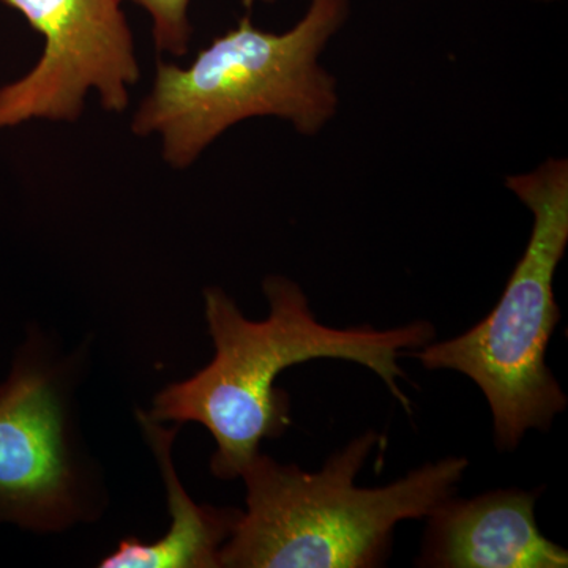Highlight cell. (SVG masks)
I'll use <instances>...</instances> for the list:
<instances>
[{
  "label": "cell",
  "instance_id": "cell-2",
  "mask_svg": "<svg viewBox=\"0 0 568 568\" xmlns=\"http://www.w3.org/2000/svg\"><path fill=\"white\" fill-rule=\"evenodd\" d=\"M379 439L355 437L317 473L257 454L245 467L246 511L220 549V567L372 568L390 555L395 526L428 518L454 497L466 458L426 463L381 488L355 477Z\"/></svg>",
  "mask_w": 568,
  "mask_h": 568
},
{
  "label": "cell",
  "instance_id": "cell-10",
  "mask_svg": "<svg viewBox=\"0 0 568 568\" xmlns=\"http://www.w3.org/2000/svg\"><path fill=\"white\" fill-rule=\"evenodd\" d=\"M250 2V0H248ZM263 2H274V0H263Z\"/></svg>",
  "mask_w": 568,
  "mask_h": 568
},
{
  "label": "cell",
  "instance_id": "cell-3",
  "mask_svg": "<svg viewBox=\"0 0 568 568\" xmlns=\"http://www.w3.org/2000/svg\"><path fill=\"white\" fill-rule=\"evenodd\" d=\"M347 13L349 0H313L284 33L261 31L244 17L186 69L159 61L152 91L134 114L133 133L160 134L163 159L185 170L220 134L246 119L272 115L306 136L321 132L339 100L320 55Z\"/></svg>",
  "mask_w": 568,
  "mask_h": 568
},
{
  "label": "cell",
  "instance_id": "cell-8",
  "mask_svg": "<svg viewBox=\"0 0 568 568\" xmlns=\"http://www.w3.org/2000/svg\"><path fill=\"white\" fill-rule=\"evenodd\" d=\"M145 440L159 463L171 526L160 540L144 544L136 537L123 538L115 551L99 564L103 568H215L220 549L233 534L241 510L197 506L183 488L173 463V443L181 425L164 428L138 410Z\"/></svg>",
  "mask_w": 568,
  "mask_h": 568
},
{
  "label": "cell",
  "instance_id": "cell-7",
  "mask_svg": "<svg viewBox=\"0 0 568 568\" xmlns=\"http://www.w3.org/2000/svg\"><path fill=\"white\" fill-rule=\"evenodd\" d=\"M537 491L495 489L447 499L428 517L417 566L566 568L568 551L538 529Z\"/></svg>",
  "mask_w": 568,
  "mask_h": 568
},
{
  "label": "cell",
  "instance_id": "cell-6",
  "mask_svg": "<svg viewBox=\"0 0 568 568\" xmlns=\"http://www.w3.org/2000/svg\"><path fill=\"white\" fill-rule=\"evenodd\" d=\"M44 39L40 61L21 80L0 88V129L33 119L74 122L91 89L103 110L129 106L140 80L122 0H2Z\"/></svg>",
  "mask_w": 568,
  "mask_h": 568
},
{
  "label": "cell",
  "instance_id": "cell-4",
  "mask_svg": "<svg viewBox=\"0 0 568 568\" xmlns=\"http://www.w3.org/2000/svg\"><path fill=\"white\" fill-rule=\"evenodd\" d=\"M507 186L532 212L529 244L503 297L465 334L413 351L426 369H452L484 392L497 450H515L529 429L548 432L567 395L547 365V347L560 321L555 275L568 244V163L549 159Z\"/></svg>",
  "mask_w": 568,
  "mask_h": 568
},
{
  "label": "cell",
  "instance_id": "cell-9",
  "mask_svg": "<svg viewBox=\"0 0 568 568\" xmlns=\"http://www.w3.org/2000/svg\"><path fill=\"white\" fill-rule=\"evenodd\" d=\"M138 6L144 7L151 13L153 21V41L160 52L185 55L189 51L190 28L189 10L190 0H132Z\"/></svg>",
  "mask_w": 568,
  "mask_h": 568
},
{
  "label": "cell",
  "instance_id": "cell-1",
  "mask_svg": "<svg viewBox=\"0 0 568 568\" xmlns=\"http://www.w3.org/2000/svg\"><path fill=\"white\" fill-rule=\"evenodd\" d=\"M263 290L271 308L264 321L246 320L220 287L204 291L215 355L196 375L160 390L145 413L159 424L194 422L205 426L216 444L212 474L223 480L241 477L260 454L261 443L283 436L290 428V395L275 387L284 369L317 358L364 365L410 413V398L399 387V381L407 379L399 357L436 338V327L428 321L390 331L369 325L328 327L316 320L304 291L293 280L272 275L265 278Z\"/></svg>",
  "mask_w": 568,
  "mask_h": 568
},
{
  "label": "cell",
  "instance_id": "cell-5",
  "mask_svg": "<svg viewBox=\"0 0 568 568\" xmlns=\"http://www.w3.org/2000/svg\"><path fill=\"white\" fill-rule=\"evenodd\" d=\"M80 353L31 334L0 383V526L58 532L100 514L91 462L71 414Z\"/></svg>",
  "mask_w": 568,
  "mask_h": 568
}]
</instances>
